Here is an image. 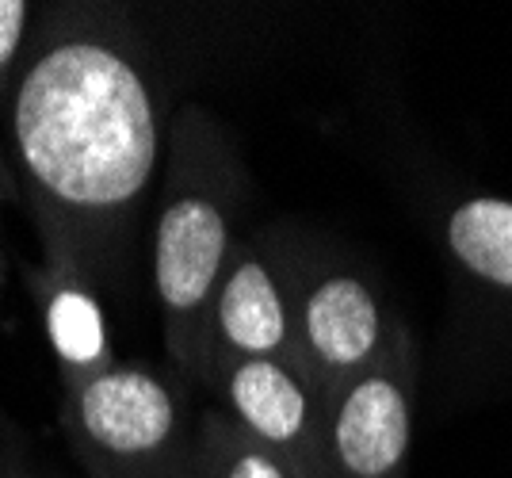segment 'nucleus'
I'll return each instance as SVG.
<instances>
[{
	"mask_svg": "<svg viewBox=\"0 0 512 478\" xmlns=\"http://www.w3.org/2000/svg\"><path fill=\"white\" fill-rule=\"evenodd\" d=\"M12 134L31 192L69 245L104 241L146 199L161 127L146 69L107 39H62L23 73Z\"/></svg>",
	"mask_w": 512,
	"mask_h": 478,
	"instance_id": "obj_1",
	"label": "nucleus"
},
{
	"mask_svg": "<svg viewBox=\"0 0 512 478\" xmlns=\"http://www.w3.org/2000/svg\"><path fill=\"white\" fill-rule=\"evenodd\" d=\"M234 257L222 188L195 176L184 134L176 138V184L153 234V287L165 314V345L176 368L207 379V329L218 283Z\"/></svg>",
	"mask_w": 512,
	"mask_h": 478,
	"instance_id": "obj_2",
	"label": "nucleus"
},
{
	"mask_svg": "<svg viewBox=\"0 0 512 478\" xmlns=\"http://www.w3.org/2000/svg\"><path fill=\"white\" fill-rule=\"evenodd\" d=\"M69 436L92 478H199V436L169 379L127 364L69 394Z\"/></svg>",
	"mask_w": 512,
	"mask_h": 478,
	"instance_id": "obj_3",
	"label": "nucleus"
},
{
	"mask_svg": "<svg viewBox=\"0 0 512 478\" xmlns=\"http://www.w3.org/2000/svg\"><path fill=\"white\" fill-rule=\"evenodd\" d=\"M417 356L394 318L383 352L325 402V448L333 478H406L413 444Z\"/></svg>",
	"mask_w": 512,
	"mask_h": 478,
	"instance_id": "obj_4",
	"label": "nucleus"
},
{
	"mask_svg": "<svg viewBox=\"0 0 512 478\" xmlns=\"http://www.w3.org/2000/svg\"><path fill=\"white\" fill-rule=\"evenodd\" d=\"M207 379L226 398L237 425L279 452L302 478H333L325 448V398L302 364L218 356Z\"/></svg>",
	"mask_w": 512,
	"mask_h": 478,
	"instance_id": "obj_5",
	"label": "nucleus"
},
{
	"mask_svg": "<svg viewBox=\"0 0 512 478\" xmlns=\"http://www.w3.org/2000/svg\"><path fill=\"white\" fill-rule=\"evenodd\" d=\"M390 329L394 318L352 272L314 276L295 299L299 364L325 402L383 352Z\"/></svg>",
	"mask_w": 512,
	"mask_h": 478,
	"instance_id": "obj_6",
	"label": "nucleus"
},
{
	"mask_svg": "<svg viewBox=\"0 0 512 478\" xmlns=\"http://www.w3.org/2000/svg\"><path fill=\"white\" fill-rule=\"evenodd\" d=\"M218 356L299 364L295 299L256 249H237L218 283L207 329V368Z\"/></svg>",
	"mask_w": 512,
	"mask_h": 478,
	"instance_id": "obj_7",
	"label": "nucleus"
},
{
	"mask_svg": "<svg viewBox=\"0 0 512 478\" xmlns=\"http://www.w3.org/2000/svg\"><path fill=\"white\" fill-rule=\"evenodd\" d=\"M46 329L54 352L62 360L65 387L69 394L81 391L96 375L111 371V348H107L104 314L96 299L88 295L81 283H58L46 299Z\"/></svg>",
	"mask_w": 512,
	"mask_h": 478,
	"instance_id": "obj_8",
	"label": "nucleus"
},
{
	"mask_svg": "<svg viewBox=\"0 0 512 478\" xmlns=\"http://www.w3.org/2000/svg\"><path fill=\"white\" fill-rule=\"evenodd\" d=\"M448 249L474 280L512 295V203L497 196L463 199L448 218Z\"/></svg>",
	"mask_w": 512,
	"mask_h": 478,
	"instance_id": "obj_9",
	"label": "nucleus"
},
{
	"mask_svg": "<svg viewBox=\"0 0 512 478\" xmlns=\"http://www.w3.org/2000/svg\"><path fill=\"white\" fill-rule=\"evenodd\" d=\"M199 478H302L287 459L245 433L230 413H207L199 429Z\"/></svg>",
	"mask_w": 512,
	"mask_h": 478,
	"instance_id": "obj_10",
	"label": "nucleus"
},
{
	"mask_svg": "<svg viewBox=\"0 0 512 478\" xmlns=\"http://www.w3.org/2000/svg\"><path fill=\"white\" fill-rule=\"evenodd\" d=\"M27 4L23 0H0V69L16 58L23 43V27H27Z\"/></svg>",
	"mask_w": 512,
	"mask_h": 478,
	"instance_id": "obj_11",
	"label": "nucleus"
}]
</instances>
